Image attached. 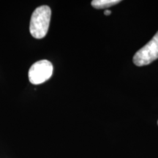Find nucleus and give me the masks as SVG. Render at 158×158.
Segmentation results:
<instances>
[{"label":"nucleus","mask_w":158,"mask_h":158,"mask_svg":"<svg viewBox=\"0 0 158 158\" xmlns=\"http://www.w3.org/2000/svg\"><path fill=\"white\" fill-rule=\"evenodd\" d=\"M51 16V8L47 5L37 7L31 17L29 30L33 37L42 39L47 35Z\"/></svg>","instance_id":"1"},{"label":"nucleus","mask_w":158,"mask_h":158,"mask_svg":"<svg viewBox=\"0 0 158 158\" xmlns=\"http://www.w3.org/2000/svg\"><path fill=\"white\" fill-rule=\"evenodd\" d=\"M158 59V31L152 39L139 49L133 56V63L141 67L149 64Z\"/></svg>","instance_id":"2"},{"label":"nucleus","mask_w":158,"mask_h":158,"mask_svg":"<svg viewBox=\"0 0 158 158\" xmlns=\"http://www.w3.org/2000/svg\"><path fill=\"white\" fill-rule=\"evenodd\" d=\"M53 65L48 60H40L31 65L28 73L31 84H41L48 81L53 74Z\"/></svg>","instance_id":"3"},{"label":"nucleus","mask_w":158,"mask_h":158,"mask_svg":"<svg viewBox=\"0 0 158 158\" xmlns=\"http://www.w3.org/2000/svg\"><path fill=\"white\" fill-rule=\"evenodd\" d=\"M119 0H94L92 2V6L96 9H105L119 3Z\"/></svg>","instance_id":"4"},{"label":"nucleus","mask_w":158,"mask_h":158,"mask_svg":"<svg viewBox=\"0 0 158 158\" xmlns=\"http://www.w3.org/2000/svg\"><path fill=\"white\" fill-rule=\"evenodd\" d=\"M110 13H111V11L109 10H106L104 11V14L106 15H109Z\"/></svg>","instance_id":"5"},{"label":"nucleus","mask_w":158,"mask_h":158,"mask_svg":"<svg viewBox=\"0 0 158 158\" xmlns=\"http://www.w3.org/2000/svg\"><path fill=\"white\" fill-rule=\"evenodd\" d=\"M157 124H158V121H157Z\"/></svg>","instance_id":"6"}]
</instances>
